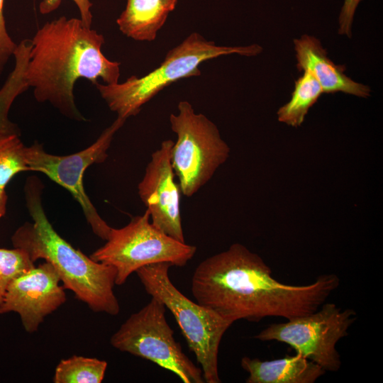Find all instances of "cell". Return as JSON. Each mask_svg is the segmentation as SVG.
<instances>
[{"label": "cell", "mask_w": 383, "mask_h": 383, "mask_svg": "<svg viewBox=\"0 0 383 383\" xmlns=\"http://www.w3.org/2000/svg\"><path fill=\"white\" fill-rule=\"evenodd\" d=\"M171 113L172 131L177 135L170 152L171 164L182 194L191 197L204 187L228 158L230 148L214 123L196 113L187 101Z\"/></svg>", "instance_id": "cell-6"}, {"label": "cell", "mask_w": 383, "mask_h": 383, "mask_svg": "<svg viewBox=\"0 0 383 383\" xmlns=\"http://www.w3.org/2000/svg\"><path fill=\"white\" fill-rule=\"evenodd\" d=\"M323 93L314 76L309 71H303L302 75L294 83L291 99L278 109V121L292 127L300 126L309 109Z\"/></svg>", "instance_id": "cell-16"}, {"label": "cell", "mask_w": 383, "mask_h": 383, "mask_svg": "<svg viewBox=\"0 0 383 383\" xmlns=\"http://www.w3.org/2000/svg\"><path fill=\"white\" fill-rule=\"evenodd\" d=\"M169 262L148 265L135 272L145 292L162 301L175 318L201 367L205 382L219 383L218 356L225 332L233 324L181 293L169 277Z\"/></svg>", "instance_id": "cell-5"}, {"label": "cell", "mask_w": 383, "mask_h": 383, "mask_svg": "<svg viewBox=\"0 0 383 383\" xmlns=\"http://www.w3.org/2000/svg\"><path fill=\"white\" fill-rule=\"evenodd\" d=\"M262 51L257 44L245 46H221L192 33L167 53L155 70L138 77L131 76L124 82L95 86L109 108L117 117L127 119L137 115L143 106L171 84L201 74L200 65L223 55L237 54L255 56Z\"/></svg>", "instance_id": "cell-4"}, {"label": "cell", "mask_w": 383, "mask_h": 383, "mask_svg": "<svg viewBox=\"0 0 383 383\" xmlns=\"http://www.w3.org/2000/svg\"><path fill=\"white\" fill-rule=\"evenodd\" d=\"M77 6L80 12L81 20L84 24L91 27L92 14L91 8L92 4L90 0H72ZM60 0H43L40 4V11L42 14H46L57 9Z\"/></svg>", "instance_id": "cell-21"}, {"label": "cell", "mask_w": 383, "mask_h": 383, "mask_svg": "<svg viewBox=\"0 0 383 383\" xmlns=\"http://www.w3.org/2000/svg\"><path fill=\"white\" fill-rule=\"evenodd\" d=\"M107 362L95 357L73 355L62 360L53 377L55 383H101Z\"/></svg>", "instance_id": "cell-17"}, {"label": "cell", "mask_w": 383, "mask_h": 383, "mask_svg": "<svg viewBox=\"0 0 383 383\" xmlns=\"http://www.w3.org/2000/svg\"><path fill=\"white\" fill-rule=\"evenodd\" d=\"M8 196L5 189L0 187V219L5 215Z\"/></svg>", "instance_id": "cell-23"}, {"label": "cell", "mask_w": 383, "mask_h": 383, "mask_svg": "<svg viewBox=\"0 0 383 383\" xmlns=\"http://www.w3.org/2000/svg\"><path fill=\"white\" fill-rule=\"evenodd\" d=\"M196 247L179 242L157 228L145 210L121 228H112L105 244L90 255L96 262L113 267L116 284H123L139 268L169 262L184 267L194 255Z\"/></svg>", "instance_id": "cell-7"}, {"label": "cell", "mask_w": 383, "mask_h": 383, "mask_svg": "<svg viewBox=\"0 0 383 383\" xmlns=\"http://www.w3.org/2000/svg\"><path fill=\"white\" fill-rule=\"evenodd\" d=\"M177 4V0H127L116 23L127 37L152 41Z\"/></svg>", "instance_id": "cell-15"}, {"label": "cell", "mask_w": 383, "mask_h": 383, "mask_svg": "<svg viewBox=\"0 0 383 383\" xmlns=\"http://www.w3.org/2000/svg\"><path fill=\"white\" fill-rule=\"evenodd\" d=\"M126 121L117 117L111 125L104 130L94 143L69 155L48 153L38 142L26 146V148L29 171L43 173L52 181L67 189L80 205L94 233L104 240L108 239L112 227L100 216L86 194L83 177L89 166L102 163L106 160L108 150L113 136Z\"/></svg>", "instance_id": "cell-10"}, {"label": "cell", "mask_w": 383, "mask_h": 383, "mask_svg": "<svg viewBox=\"0 0 383 383\" xmlns=\"http://www.w3.org/2000/svg\"><path fill=\"white\" fill-rule=\"evenodd\" d=\"M43 185L36 177L26 179V204L33 222H25L11 236L13 248L23 250L35 262L50 263L65 289L94 312L117 315L118 301L113 292L116 269L96 262L62 238L49 221L42 203Z\"/></svg>", "instance_id": "cell-3"}, {"label": "cell", "mask_w": 383, "mask_h": 383, "mask_svg": "<svg viewBox=\"0 0 383 383\" xmlns=\"http://www.w3.org/2000/svg\"><path fill=\"white\" fill-rule=\"evenodd\" d=\"M356 318L353 309L343 310L334 303H323L313 312L272 323L254 338L286 343L326 372H337L342 363L336 345L348 335Z\"/></svg>", "instance_id": "cell-9"}, {"label": "cell", "mask_w": 383, "mask_h": 383, "mask_svg": "<svg viewBox=\"0 0 383 383\" xmlns=\"http://www.w3.org/2000/svg\"><path fill=\"white\" fill-rule=\"evenodd\" d=\"M174 141L165 140L151 155L138 193L151 223L171 238L185 243L182 224V191L175 181L170 152Z\"/></svg>", "instance_id": "cell-11"}, {"label": "cell", "mask_w": 383, "mask_h": 383, "mask_svg": "<svg viewBox=\"0 0 383 383\" xmlns=\"http://www.w3.org/2000/svg\"><path fill=\"white\" fill-rule=\"evenodd\" d=\"M362 0H344L338 17V33L352 36V27L356 9Z\"/></svg>", "instance_id": "cell-22"}, {"label": "cell", "mask_w": 383, "mask_h": 383, "mask_svg": "<svg viewBox=\"0 0 383 383\" xmlns=\"http://www.w3.org/2000/svg\"><path fill=\"white\" fill-rule=\"evenodd\" d=\"M65 289L53 266L45 261L11 283L0 306V314L16 313L25 331L35 332L48 315L65 303Z\"/></svg>", "instance_id": "cell-12"}, {"label": "cell", "mask_w": 383, "mask_h": 383, "mask_svg": "<svg viewBox=\"0 0 383 383\" xmlns=\"http://www.w3.org/2000/svg\"><path fill=\"white\" fill-rule=\"evenodd\" d=\"M34 266L23 250L0 248V306L11 283Z\"/></svg>", "instance_id": "cell-19"}, {"label": "cell", "mask_w": 383, "mask_h": 383, "mask_svg": "<svg viewBox=\"0 0 383 383\" xmlns=\"http://www.w3.org/2000/svg\"><path fill=\"white\" fill-rule=\"evenodd\" d=\"M340 284L335 274L318 276L306 285L278 282L256 253L240 243L201 261L192 278L196 302L233 323L265 317L288 319L317 310Z\"/></svg>", "instance_id": "cell-1"}, {"label": "cell", "mask_w": 383, "mask_h": 383, "mask_svg": "<svg viewBox=\"0 0 383 383\" xmlns=\"http://www.w3.org/2000/svg\"><path fill=\"white\" fill-rule=\"evenodd\" d=\"M26 146L20 135L0 132V187L5 189L18 173L29 171L26 157Z\"/></svg>", "instance_id": "cell-18"}, {"label": "cell", "mask_w": 383, "mask_h": 383, "mask_svg": "<svg viewBox=\"0 0 383 383\" xmlns=\"http://www.w3.org/2000/svg\"><path fill=\"white\" fill-rule=\"evenodd\" d=\"M165 304L155 297L131 314L112 335L116 349L150 360L171 371L184 383L205 382L201 369L184 354L167 322Z\"/></svg>", "instance_id": "cell-8"}, {"label": "cell", "mask_w": 383, "mask_h": 383, "mask_svg": "<svg viewBox=\"0 0 383 383\" xmlns=\"http://www.w3.org/2000/svg\"><path fill=\"white\" fill-rule=\"evenodd\" d=\"M240 365L249 374L246 383H313L326 373L299 353L265 361L245 356Z\"/></svg>", "instance_id": "cell-14"}, {"label": "cell", "mask_w": 383, "mask_h": 383, "mask_svg": "<svg viewBox=\"0 0 383 383\" xmlns=\"http://www.w3.org/2000/svg\"><path fill=\"white\" fill-rule=\"evenodd\" d=\"M4 1V0H0V75L17 47V45L9 35L6 28L3 12Z\"/></svg>", "instance_id": "cell-20"}, {"label": "cell", "mask_w": 383, "mask_h": 383, "mask_svg": "<svg viewBox=\"0 0 383 383\" xmlns=\"http://www.w3.org/2000/svg\"><path fill=\"white\" fill-rule=\"evenodd\" d=\"M30 42L26 79L38 102H49L65 117L87 119L74 102V87L79 78L93 84L118 82L120 63L101 52L105 40L81 19L61 16L45 23Z\"/></svg>", "instance_id": "cell-2"}, {"label": "cell", "mask_w": 383, "mask_h": 383, "mask_svg": "<svg viewBox=\"0 0 383 383\" xmlns=\"http://www.w3.org/2000/svg\"><path fill=\"white\" fill-rule=\"evenodd\" d=\"M296 67L309 71L317 79L325 94L343 92L361 98L370 96V87L347 76L343 65H335L328 56L321 41L307 34L294 40Z\"/></svg>", "instance_id": "cell-13"}]
</instances>
